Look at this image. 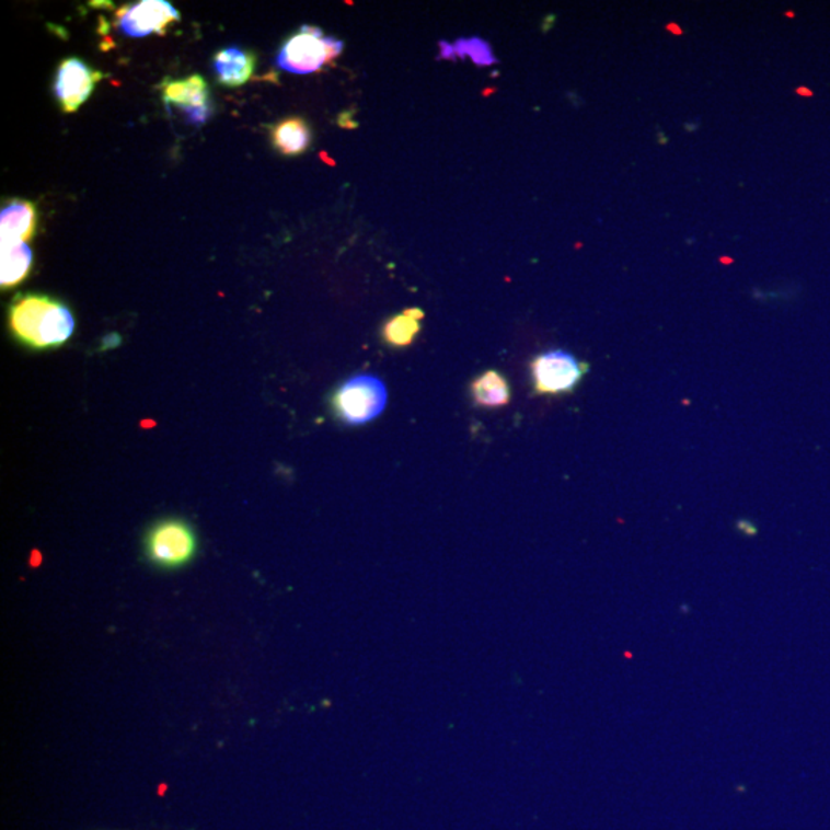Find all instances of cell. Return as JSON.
<instances>
[{
    "label": "cell",
    "instance_id": "5",
    "mask_svg": "<svg viewBox=\"0 0 830 830\" xmlns=\"http://www.w3.org/2000/svg\"><path fill=\"white\" fill-rule=\"evenodd\" d=\"M197 550L196 534L188 524L166 520L151 529L147 537V552L155 565L177 567L194 557Z\"/></svg>",
    "mask_w": 830,
    "mask_h": 830
},
{
    "label": "cell",
    "instance_id": "8",
    "mask_svg": "<svg viewBox=\"0 0 830 830\" xmlns=\"http://www.w3.org/2000/svg\"><path fill=\"white\" fill-rule=\"evenodd\" d=\"M181 21L178 11L165 0H142L119 11V30L125 36L147 37L163 34L174 22Z\"/></svg>",
    "mask_w": 830,
    "mask_h": 830
},
{
    "label": "cell",
    "instance_id": "1",
    "mask_svg": "<svg viewBox=\"0 0 830 830\" xmlns=\"http://www.w3.org/2000/svg\"><path fill=\"white\" fill-rule=\"evenodd\" d=\"M9 322L18 341L34 349L62 346L74 333L71 311L47 296L18 297L11 304Z\"/></svg>",
    "mask_w": 830,
    "mask_h": 830
},
{
    "label": "cell",
    "instance_id": "3",
    "mask_svg": "<svg viewBox=\"0 0 830 830\" xmlns=\"http://www.w3.org/2000/svg\"><path fill=\"white\" fill-rule=\"evenodd\" d=\"M388 403V390L379 377L354 376L333 397L334 411L345 425L359 426L376 420Z\"/></svg>",
    "mask_w": 830,
    "mask_h": 830
},
{
    "label": "cell",
    "instance_id": "9",
    "mask_svg": "<svg viewBox=\"0 0 830 830\" xmlns=\"http://www.w3.org/2000/svg\"><path fill=\"white\" fill-rule=\"evenodd\" d=\"M212 67H215L219 83L234 89V87L245 85L247 80L253 78L256 70V57L232 45L217 53Z\"/></svg>",
    "mask_w": 830,
    "mask_h": 830
},
{
    "label": "cell",
    "instance_id": "6",
    "mask_svg": "<svg viewBox=\"0 0 830 830\" xmlns=\"http://www.w3.org/2000/svg\"><path fill=\"white\" fill-rule=\"evenodd\" d=\"M162 97L166 108H176L184 120L193 127L207 124L215 113L207 82L200 76L181 80H165Z\"/></svg>",
    "mask_w": 830,
    "mask_h": 830
},
{
    "label": "cell",
    "instance_id": "11",
    "mask_svg": "<svg viewBox=\"0 0 830 830\" xmlns=\"http://www.w3.org/2000/svg\"><path fill=\"white\" fill-rule=\"evenodd\" d=\"M0 281L2 288H13L28 276L33 253L25 242H2L0 254Z\"/></svg>",
    "mask_w": 830,
    "mask_h": 830
},
{
    "label": "cell",
    "instance_id": "14",
    "mask_svg": "<svg viewBox=\"0 0 830 830\" xmlns=\"http://www.w3.org/2000/svg\"><path fill=\"white\" fill-rule=\"evenodd\" d=\"M424 318L425 312L417 310V308L395 315L383 327L384 342L388 345L395 346V348H403V346L413 344L415 336L420 331V322Z\"/></svg>",
    "mask_w": 830,
    "mask_h": 830
},
{
    "label": "cell",
    "instance_id": "13",
    "mask_svg": "<svg viewBox=\"0 0 830 830\" xmlns=\"http://www.w3.org/2000/svg\"><path fill=\"white\" fill-rule=\"evenodd\" d=\"M472 397L479 406L500 407L511 400V388L497 371H486L471 384Z\"/></svg>",
    "mask_w": 830,
    "mask_h": 830
},
{
    "label": "cell",
    "instance_id": "7",
    "mask_svg": "<svg viewBox=\"0 0 830 830\" xmlns=\"http://www.w3.org/2000/svg\"><path fill=\"white\" fill-rule=\"evenodd\" d=\"M104 74L89 67L78 57L65 59L57 68L55 96L65 113L78 112L89 101L94 87Z\"/></svg>",
    "mask_w": 830,
    "mask_h": 830
},
{
    "label": "cell",
    "instance_id": "10",
    "mask_svg": "<svg viewBox=\"0 0 830 830\" xmlns=\"http://www.w3.org/2000/svg\"><path fill=\"white\" fill-rule=\"evenodd\" d=\"M37 211L32 201L13 200L0 212L2 242H25L36 231Z\"/></svg>",
    "mask_w": 830,
    "mask_h": 830
},
{
    "label": "cell",
    "instance_id": "4",
    "mask_svg": "<svg viewBox=\"0 0 830 830\" xmlns=\"http://www.w3.org/2000/svg\"><path fill=\"white\" fill-rule=\"evenodd\" d=\"M588 369V364L563 349L540 354L531 364L534 390L540 395L567 394L578 387Z\"/></svg>",
    "mask_w": 830,
    "mask_h": 830
},
{
    "label": "cell",
    "instance_id": "12",
    "mask_svg": "<svg viewBox=\"0 0 830 830\" xmlns=\"http://www.w3.org/2000/svg\"><path fill=\"white\" fill-rule=\"evenodd\" d=\"M273 142L281 154H302L312 142L310 125L302 117H288L274 127Z\"/></svg>",
    "mask_w": 830,
    "mask_h": 830
},
{
    "label": "cell",
    "instance_id": "2",
    "mask_svg": "<svg viewBox=\"0 0 830 830\" xmlns=\"http://www.w3.org/2000/svg\"><path fill=\"white\" fill-rule=\"evenodd\" d=\"M344 51V42L325 36L315 26L303 25L292 34L277 55L281 70L295 74H310L331 65Z\"/></svg>",
    "mask_w": 830,
    "mask_h": 830
},
{
    "label": "cell",
    "instance_id": "15",
    "mask_svg": "<svg viewBox=\"0 0 830 830\" xmlns=\"http://www.w3.org/2000/svg\"><path fill=\"white\" fill-rule=\"evenodd\" d=\"M119 345L120 336H117V334H109V336L104 338V346H102V349H113L117 348Z\"/></svg>",
    "mask_w": 830,
    "mask_h": 830
}]
</instances>
